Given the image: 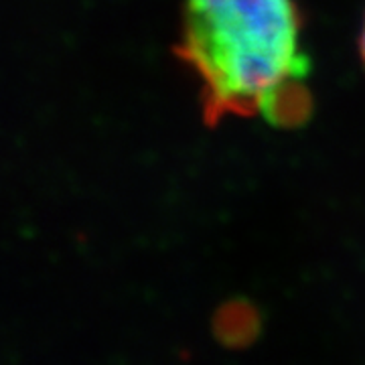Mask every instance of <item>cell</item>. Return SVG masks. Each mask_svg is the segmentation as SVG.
<instances>
[{
  "mask_svg": "<svg viewBox=\"0 0 365 365\" xmlns=\"http://www.w3.org/2000/svg\"><path fill=\"white\" fill-rule=\"evenodd\" d=\"M359 51H361V59L365 63V21H364V31H361V39H359Z\"/></svg>",
  "mask_w": 365,
  "mask_h": 365,
  "instance_id": "7a4b0ae2",
  "label": "cell"
},
{
  "mask_svg": "<svg viewBox=\"0 0 365 365\" xmlns=\"http://www.w3.org/2000/svg\"><path fill=\"white\" fill-rule=\"evenodd\" d=\"M175 53L201 83L207 124L260 112L282 122L307 110L297 100L309 59L294 0H185Z\"/></svg>",
  "mask_w": 365,
  "mask_h": 365,
  "instance_id": "6da1fadb",
  "label": "cell"
}]
</instances>
